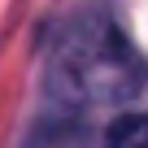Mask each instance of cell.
Wrapping results in <instances>:
<instances>
[{"label":"cell","mask_w":148,"mask_h":148,"mask_svg":"<svg viewBox=\"0 0 148 148\" xmlns=\"http://www.w3.org/2000/svg\"><path fill=\"white\" fill-rule=\"evenodd\" d=\"M61 79L79 92V96H96V100H113V96H131L144 79V65L135 61V52L122 44V35L113 26H92L83 31L79 44H70L61 52Z\"/></svg>","instance_id":"cell-1"},{"label":"cell","mask_w":148,"mask_h":148,"mask_svg":"<svg viewBox=\"0 0 148 148\" xmlns=\"http://www.w3.org/2000/svg\"><path fill=\"white\" fill-rule=\"evenodd\" d=\"M109 148H148V113H126L109 126Z\"/></svg>","instance_id":"cell-2"}]
</instances>
